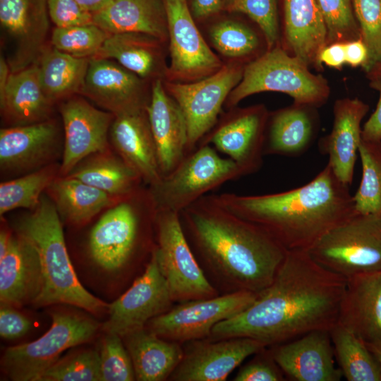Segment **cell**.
<instances>
[{"label":"cell","mask_w":381,"mask_h":381,"mask_svg":"<svg viewBox=\"0 0 381 381\" xmlns=\"http://www.w3.org/2000/svg\"><path fill=\"white\" fill-rule=\"evenodd\" d=\"M346 282L307 250H288L273 282L247 308L217 323L210 335L249 337L267 346L313 330H330L338 321Z\"/></svg>","instance_id":"6da1fadb"},{"label":"cell","mask_w":381,"mask_h":381,"mask_svg":"<svg viewBox=\"0 0 381 381\" xmlns=\"http://www.w3.org/2000/svg\"><path fill=\"white\" fill-rule=\"evenodd\" d=\"M183 231L199 255L236 291L259 293L274 280L288 250L256 224L206 195L179 212Z\"/></svg>","instance_id":"7a4b0ae2"},{"label":"cell","mask_w":381,"mask_h":381,"mask_svg":"<svg viewBox=\"0 0 381 381\" xmlns=\"http://www.w3.org/2000/svg\"><path fill=\"white\" fill-rule=\"evenodd\" d=\"M212 195L222 207L262 228L287 250H308L327 231L356 212L349 186L328 164L312 181L289 190Z\"/></svg>","instance_id":"3957f363"},{"label":"cell","mask_w":381,"mask_h":381,"mask_svg":"<svg viewBox=\"0 0 381 381\" xmlns=\"http://www.w3.org/2000/svg\"><path fill=\"white\" fill-rule=\"evenodd\" d=\"M61 220L51 198L42 195L39 205L14 226L16 233L28 239L40 256L43 287L33 305L68 304L92 313H102L109 305L87 291L78 280L66 249Z\"/></svg>","instance_id":"277c9868"},{"label":"cell","mask_w":381,"mask_h":381,"mask_svg":"<svg viewBox=\"0 0 381 381\" xmlns=\"http://www.w3.org/2000/svg\"><path fill=\"white\" fill-rule=\"evenodd\" d=\"M307 251L318 264L345 278L381 271V215L355 212Z\"/></svg>","instance_id":"5b68a950"},{"label":"cell","mask_w":381,"mask_h":381,"mask_svg":"<svg viewBox=\"0 0 381 381\" xmlns=\"http://www.w3.org/2000/svg\"><path fill=\"white\" fill-rule=\"evenodd\" d=\"M238 165L210 145H200L149 192L157 211L179 213L223 183L243 176Z\"/></svg>","instance_id":"8992f818"},{"label":"cell","mask_w":381,"mask_h":381,"mask_svg":"<svg viewBox=\"0 0 381 381\" xmlns=\"http://www.w3.org/2000/svg\"><path fill=\"white\" fill-rule=\"evenodd\" d=\"M308 67L296 56L274 48L246 67L241 82L227 98L228 105L235 106L249 95L266 91L287 94L296 104L320 105L329 95L327 81Z\"/></svg>","instance_id":"52a82bcc"},{"label":"cell","mask_w":381,"mask_h":381,"mask_svg":"<svg viewBox=\"0 0 381 381\" xmlns=\"http://www.w3.org/2000/svg\"><path fill=\"white\" fill-rule=\"evenodd\" d=\"M48 331L36 340L7 348L1 358L5 374L14 381H37L63 352L90 341L99 324L92 318L69 311L51 315Z\"/></svg>","instance_id":"ba28073f"},{"label":"cell","mask_w":381,"mask_h":381,"mask_svg":"<svg viewBox=\"0 0 381 381\" xmlns=\"http://www.w3.org/2000/svg\"><path fill=\"white\" fill-rule=\"evenodd\" d=\"M149 190L140 189L111 206L91 229L88 251L101 270L123 268L140 243L143 219L156 212Z\"/></svg>","instance_id":"9c48e42d"},{"label":"cell","mask_w":381,"mask_h":381,"mask_svg":"<svg viewBox=\"0 0 381 381\" xmlns=\"http://www.w3.org/2000/svg\"><path fill=\"white\" fill-rule=\"evenodd\" d=\"M155 248L173 301L181 303L216 296L185 235L179 213L158 210Z\"/></svg>","instance_id":"30bf717a"},{"label":"cell","mask_w":381,"mask_h":381,"mask_svg":"<svg viewBox=\"0 0 381 381\" xmlns=\"http://www.w3.org/2000/svg\"><path fill=\"white\" fill-rule=\"evenodd\" d=\"M258 293L236 291L222 296L189 301L169 309L148 322V329L172 341L203 339L219 322L247 308Z\"/></svg>","instance_id":"8fae6325"},{"label":"cell","mask_w":381,"mask_h":381,"mask_svg":"<svg viewBox=\"0 0 381 381\" xmlns=\"http://www.w3.org/2000/svg\"><path fill=\"white\" fill-rule=\"evenodd\" d=\"M243 73L237 66H227L195 83L167 85L186 120L188 154L215 125L224 102L241 82Z\"/></svg>","instance_id":"7c38bea8"},{"label":"cell","mask_w":381,"mask_h":381,"mask_svg":"<svg viewBox=\"0 0 381 381\" xmlns=\"http://www.w3.org/2000/svg\"><path fill=\"white\" fill-rule=\"evenodd\" d=\"M172 302L154 248L144 273L122 296L109 305V318L102 329L105 333L116 334L123 338L144 328L150 320L168 311Z\"/></svg>","instance_id":"4fadbf2b"},{"label":"cell","mask_w":381,"mask_h":381,"mask_svg":"<svg viewBox=\"0 0 381 381\" xmlns=\"http://www.w3.org/2000/svg\"><path fill=\"white\" fill-rule=\"evenodd\" d=\"M167 20L172 77L182 79L212 75L221 61L206 44L193 20L187 0H162Z\"/></svg>","instance_id":"5bb4252c"},{"label":"cell","mask_w":381,"mask_h":381,"mask_svg":"<svg viewBox=\"0 0 381 381\" xmlns=\"http://www.w3.org/2000/svg\"><path fill=\"white\" fill-rule=\"evenodd\" d=\"M60 111L64 145L59 174L65 176L86 157L109 150L108 134L114 115L79 97L64 102Z\"/></svg>","instance_id":"9a60e30c"},{"label":"cell","mask_w":381,"mask_h":381,"mask_svg":"<svg viewBox=\"0 0 381 381\" xmlns=\"http://www.w3.org/2000/svg\"><path fill=\"white\" fill-rule=\"evenodd\" d=\"M265 347L249 337L193 342L170 377L177 381H224L246 358Z\"/></svg>","instance_id":"2e32d148"},{"label":"cell","mask_w":381,"mask_h":381,"mask_svg":"<svg viewBox=\"0 0 381 381\" xmlns=\"http://www.w3.org/2000/svg\"><path fill=\"white\" fill-rule=\"evenodd\" d=\"M270 349L291 380L339 381L343 377L336 365L329 330H313Z\"/></svg>","instance_id":"e0dca14e"},{"label":"cell","mask_w":381,"mask_h":381,"mask_svg":"<svg viewBox=\"0 0 381 381\" xmlns=\"http://www.w3.org/2000/svg\"><path fill=\"white\" fill-rule=\"evenodd\" d=\"M58 128L52 121L0 130V168L7 174L34 171L52 162L59 150Z\"/></svg>","instance_id":"ac0fdd59"},{"label":"cell","mask_w":381,"mask_h":381,"mask_svg":"<svg viewBox=\"0 0 381 381\" xmlns=\"http://www.w3.org/2000/svg\"><path fill=\"white\" fill-rule=\"evenodd\" d=\"M265 114L252 108L234 115L223 122L200 145H212L241 169L243 176L260 170L263 163Z\"/></svg>","instance_id":"d6986e66"},{"label":"cell","mask_w":381,"mask_h":381,"mask_svg":"<svg viewBox=\"0 0 381 381\" xmlns=\"http://www.w3.org/2000/svg\"><path fill=\"white\" fill-rule=\"evenodd\" d=\"M138 76L111 59L92 57L80 92L114 116L146 109Z\"/></svg>","instance_id":"ffe728a7"},{"label":"cell","mask_w":381,"mask_h":381,"mask_svg":"<svg viewBox=\"0 0 381 381\" xmlns=\"http://www.w3.org/2000/svg\"><path fill=\"white\" fill-rule=\"evenodd\" d=\"M109 135L117 154L149 186L163 177L146 109L114 116Z\"/></svg>","instance_id":"44dd1931"},{"label":"cell","mask_w":381,"mask_h":381,"mask_svg":"<svg viewBox=\"0 0 381 381\" xmlns=\"http://www.w3.org/2000/svg\"><path fill=\"white\" fill-rule=\"evenodd\" d=\"M146 111L163 176L173 171L188 155V126L176 100L159 80L153 85Z\"/></svg>","instance_id":"7402d4cb"},{"label":"cell","mask_w":381,"mask_h":381,"mask_svg":"<svg viewBox=\"0 0 381 381\" xmlns=\"http://www.w3.org/2000/svg\"><path fill=\"white\" fill-rule=\"evenodd\" d=\"M47 0H0V23L14 44L11 66L23 69L40 50L48 23Z\"/></svg>","instance_id":"603a6c76"},{"label":"cell","mask_w":381,"mask_h":381,"mask_svg":"<svg viewBox=\"0 0 381 381\" xmlns=\"http://www.w3.org/2000/svg\"><path fill=\"white\" fill-rule=\"evenodd\" d=\"M368 106L358 99L337 101L330 133L319 143V150L329 157L328 164L337 177L350 186L361 141V123Z\"/></svg>","instance_id":"cb8c5ba5"},{"label":"cell","mask_w":381,"mask_h":381,"mask_svg":"<svg viewBox=\"0 0 381 381\" xmlns=\"http://www.w3.org/2000/svg\"><path fill=\"white\" fill-rule=\"evenodd\" d=\"M337 322L365 343L381 341V271L346 278Z\"/></svg>","instance_id":"d4e9b609"},{"label":"cell","mask_w":381,"mask_h":381,"mask_svg":"<svg viewBox=\"0 0 381 381\" xmlns=\"http://www.w3.org/2000/svg\"><path fill=\"white\" fill-rule=\"evenodd\" d=\"M43 287L39 254L25 238L16 233L0 259L1 303L20 308L34 304Z\"/></svg>","instance_id":"484cf974"},{"label":"cell","mask_w":381,"mask_h":381,"mask_svg":"<svg viewBox=\"0 0 381 381\" xmlns=\"http://www.w3.org/2000/svg\"><path fill=\"white\" fill-rule=\"evenodd\" d=\"M92 21L109 34L141 33L158 40L168 36L162 0H111L92 14Z\"/></svg>","instance_id":"4316f807"},{"label":"cell","mask_w":381,"mask_h":381,"mask_svg":"<svg viewBox=\"0 0 381 381\" xmlns=\"http://www.w3.org/2000/svg\"><path fill=\"white\" fill-rule=\"evenodd\" d=\"M52 103L42 88L37 65L11 73L0 97L1 111L13 126L49 120Z\"/></svg>","instance_id":"83f0119b"},{"label":"cell","mask_w":381,"mask_h":381,"mask_svg":"<svg viewBox=\"0 0 381 381\" xmlns=\"http://www.w3.org/2000/svg\"><path fill=\"white\" fill-rule=\"evenodd\" d=\"M286 37L294 56L309 66H319L327 45L326 25L316 0H284Z\"/></svg>","instance_id":"f1b7e54d"},{"label":"cell","mask_w":381,"mask_h":381,"mask_svg":"<svg viewBox=\"0 0 381 381\" xmlns=\"http://www.w3.org/2000/svg\"><path fill=\"white\" fill-rule=\"evenodd\" d=\"M123 338L139 381L165 380L183 356L179 342L164 339L145 327Z\"/></svg>","instance_id":"f546056e"},{"label":"cell","mask_w":381,"mask_h":381,"mask_svg":"<svg viewBox=\"0 0 381 381\" xmlns=\"http://www.w3.org/2000/svg\"><path fill=\"white\" fill-rule=\"evenodd\" d=\"M47 190L61 219L73 225L88 222L106 207L124 199L67 176L57 177Z\"/></svg>","instance_id":"4dcf8cb0"},{"label":"cell","mask_w":381,"mask_h":381,"mask_svg":"<svg viewBox=\"0 0 381 381\" xmlns=\"http://www.w3.org/2000/svg\"><path fill=\"white\" fill-rule=\"evenodd\" d=\"M296 104L275 112L265 139L264 154L298 157L310 146L315 123L310 108Z\"/></svg>","instance_id":"1f68e13d"},{"label":"cell","mask_w":381,"mask_h":381,"mask_svg":"<svg viewBox=\"0 0 381 381\" xmlns=\"http://www.w3.org/2000/svg\"><path fill=\"white\" fill-rule=\"evenodd\" d=\"M66 176L119 198L135 193L143 181L118 154L114 155L109 150L86 157Z\"/></svg>","instance_id":"d6a6232c"},{"label":"cell","mask_w":381,"mask_h":381,"mask_svg":"<svg viewBox=\"0 0 381 381\" xmlns=\"http://www.w3.org/2000/svg\"><path fill=\"white\" fill-rule=\"evenodd\" d=\"M90 59L73 56L54 47L42 53L37 65L39 79L50 101L80 92Z\"/></svg>","instance_id":"836d02e7"},{"label":"cell","mask_w":381,"mask_h":381,"mask_svg":"<svg viewBox=\"0 0 381 381\" xmlns=\"http://www.w3.org/2000/svg\"><path fill=\"white\" fill-rule=\"evenodd\" d=\"M155 40L141 33L110 34L93 57L115 59L137 75L149 77L156 71L159 63Z\"/></svg>","instance_id":"e575fe53"},{"label":"cell","mask_w":381,"mask_h":381,"mask_svg":"<svg viewBox=\"0 0 381 381\" xmlns=\"http://www.w3.org/2000/svg\"><path fill=\"white\" fill-rule=\"evenodd\" d=\"M334 357L348 381H381V365L365 343L339 323L330 330Z\"/></svg>","instance_id":"d590c367"},{"label":"cell","mask_w":381,"mask_h":381,"mask_svg":"<svg viewBox=\"0 0 381 381\" xmlns=\"http://www.w3.org/2000/svg\"><path fill=\"white\" fill-rule=\"evenodd\" d=\"M59 167L51 164L19 178L0 184V215L17 208L35 209L42 193L59 174Z\"/></svg>","instance_id":"8d00e7d4"},{"label":"cell","mask_w":381,"mask_h":381,"mask_svg":"<svg viewBox=\"0 0 381 381\" xmlns=\"http://www.w3.org/2000/svg\"><path fill=\"white\" fill-rule=\"evenodd\" d=\"M358 155L362 177L353 195L355 212L363 214L381 215V142L361 138Z\"/></svg>","instance_id":"74e56055"},{"label":"cell","mask_w":381,"mask_h":381,"mask_svg":"<svg viewBox=\"0 0 381 381\" xmlns=\"http://www.w3.org/2000/svg\"><path fill=\"white\" fill-rule=\"evenodd\" d=\"M37 381H101L99 351H70L47 368Z\"/></svg>","instance_id":"f35d334b"},{"label":"cell","mask_w":381,"mask_h":381,"mask_svg":"<svg viewBox=\"0 0 381 381\" xmlns=\"http://www.w3.org/2000/svg\"><path fill=\"white\" fill-rule=\"evenodd\" d=\"M110 34L94 23L56 27L51 41L58 50L76 57L92 58Z\"/></svg>","instance_id":"ab89813d"},{"label":"cell","mask_w":381,"mask_h":381,"mask_svg":"<svg viewBox=\"0 0 381 381\" xmlns=\"http://www.w3.org/2000/svg\"><path fill=\"white\" fill-rule=\"evenodd\" d=\"M322 15L327 42H346L361 36L352 0H316Z\"/></svg>","instance_id":"60d3db41"},{"label":"cell","mask_w":381,"mask_h":381,"mask_svg":"<svg viewBox=\"0 0 381 381\" xmlns=\"http://www.w3.org/2000/svg\"><path fill=\"white\" fill-rule=\"evenodd\" d=\"M361 38L368 51L363 66L370 71L381 61V0H352Z\"/></svg>","instance_id":"b9f144b4"},{"label":"cell","mask_w":381,"mask_h":381,"mask_svg":"<svg viewBox=\"0 0 381 381\" xmlns=\"http://www.w3.org/2000/svg\"><path fill=\"white\" fill-rule=\"evenodd\" d=\"M210 39L215 49L228 57H240L253 52L258 40L248 27L231 20L214 25L210 31Z\"/></svg>","instance_id":"7bdbcfd3"},{"label":"cell","mask_w":381,"mask_h":381,"mask_svg":"<svg viewBox=\"0 0 381 381\" xmlns=\"http://www.w3.org/2000/svg\"><path fill=\"white\" fill-rule=\"evenodd\" d=\"M121 337L106 333L99 350L101 381H132L135 380L131 358Z\"/></svg>","instance_id":"ee69618b"},{"label":"cell","mask_w":381,"mask_h":381,"mask_svg":"<svg viewBox=\"0 0 381 381\" xmlns=\"http://www.w3.org/2000/svg\"><path fill=\"white\" fill-rule=\"evenodd\" d=\"M227 9L247 15L262 30L268 47L274 46L279 35L277 0H238Z\"/></svg>","instance_id":"f6af8a7d"},{"label":"cell","mask_w":381,"mask_h":381,"mask_svg":"<svg viewBox=\"0 0 381 381\" xmlns=\"http://www.w3.org/2000/svg\"><path fill=\"white\" fill-rule=\"evenodd\" d=\"M285 375L274 361L270 349L265 348L237 373L235 381H281Z\"/></svg>","instance_id":"bcb514c9"},{"label":"cell","mask_w":381,"mask_h":381,"mask_svg":"<svg viewBox=\"0 0 381 381\" xmlns=\"http://www.w3.org/2000/svg\"><path fill=\"white\" fill-rule=\"evenodd\" d=\"M48 13L56 27L93 23L92 14L84 10L75 0H47Z\"/></svg>","instance_id":"7dc6e473"},{"label":"cell","mask_w":381,"mask_h":381,"mask_svg":"<svg viewBox=\"0 0 381 381\" xmlns=\"http://www.w3.org/2000/svg\"><path fill=\"white\" fill-rule=\"evenodd\" d=\"M16 307L1 303L0 335L6 340H15L25 335L32 328V321Z\"/></svg>","instance_id":"c3c4849f"},{"label":"cell","mask_w":381,"mask_h":381,"mask_svg":"<svg viewBox=\"0 0 381 381\" xmlns=\"http://www.w3.org/2000/svg\"><path fill=\"white\" fill-rule=\"evenodd\" d=\"M372 85L379 90L380 97L375 111L362 128L361 138L365 141L381 142V80L373 81Z\"/></svg>","instance_id":"681fc988"},{"label":"cell","mask_w":381,"mask_h":381,"mask_svg":"<svg viewBox=\"0 0 381 381\" xmlns=\"http://www.w3.org/2000/svg\"><path fill=\"white\" fill-rule=\"evenodd\" d=\"M346 63L345 47L344 42H334L326 45L318 56V64L339 68Z\"/></svg>","instance_id":"f907efd6"},{"label":"cell","mask_w":381,"mask_h":381,"mask_svg":"<svg viewBox=\"0 0 381 381\" xmlns=\"http://www.w3.org/2000/svg\"><path fill=\"white\" fill-rule=\"evenodd\" d=\"M346 63L351 66H364L368 59V51L362 39H356L346 42Z\"/></svg>","instance_id":"816d5d0a"},{"label":"cell","mask_w":381,"mask_h":381,"mask_svg":"<svg viewBox=\"0 0 381 381\" xmlns=\"http://www.w3.org/2000/svg\"><path fill=\"white\" fill-rule=\"evenodd\" d=\"M224 6V0H191V13L196 18L210 16Z\"/></svg>","instance_id":"f5cc1de1"},{"label":"cell","mask_w":381,"mask_h":381,"mask_svg":"<svg viewBox=\"0 0 381 381\" xmlns=\"http://www.w3.org/2000/svg\"><path fill=\"white\" fill-rule=\"evenodd\" d=\"M11 73L8 62L1 54L0 57V97H3Z\"/></svg>","instance_id":"db71d44e"},{"label":"cell","mask_w":381,"mask_h":381,"mask_svg":"<svg viewBox=\"0 0 381 381\" xmlns=\"http://www.w3.org/2000/svg\"><path fill=\"white\" fill-rule=\"evenodd\" d=\"M86 11L93 14L104 8L111 0H75Z\"/></svg>","instance_id":"11a10c76"},{"label":"cell","mask_w":381,"mask_h":381,"mask_svg":"<svg viewBox=\"0 0 381 381\" xmlns=\"http://www.w3.org/2000/svg\"><path fill=\"white\" fill-rule=\"evenodd\" d=\"M13 237V234L8 229L3 228L0 231V259L6 254Z\"/></svg>","instance_id":"9f6ffc18"},{"label":"cell","mask_w":381,"mask_h":381,"mask_svg":"<svg viewBox=\"0 0 381 381\" xmlns=\"http://www.w3.org/2000/svg\"><path fill=\"white\" fill-rule=\"evenodd\" d=\"M365 344L381 365V341L365 343Z\"/></svg>","instance_id":"6f0895ef"},{"label":"cell","mask_w":381,"mask_h":381,"mask_svg":"<svg viewBox=\"0 0 381 381\" xmlns=\"http://www.w3.org/2000/svg\"><path fill=\"white\" fill-rule=\"evenodd\" d=\"M373 69H375L377 72V79L381 80V61L378 62L372 70Z\"/></svg>","instance_id":"680465c9"},{"label":"cell","mask_w":381,"mask_h":381,"mask_svg":"<svg viewBox=\"0 0 381 381\" xmlns=\"http://www.w3.org/2000/svg\"><path fill=\"white\" fill-rule=\"evenodd\" d=\"M237 1L238 0H224V6H225V7L228 8Z\"/></svg>","instance_id":"91938a15"}]
</instances>
